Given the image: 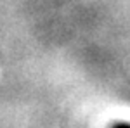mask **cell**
<instances>
[{"label": "cell", "instance_id": "1", "mask_svg": "<svg viewBox=\"0 0 130 128\" xmlns=\"http://www.w3.org/2000/svg\"><path fill=\"white\" fill-rule=\"evenodd\" d=\"M111 128H130V123H115Z\"/></svg>", "mask_w": 130, "mask_h": 128}]
</instances>
